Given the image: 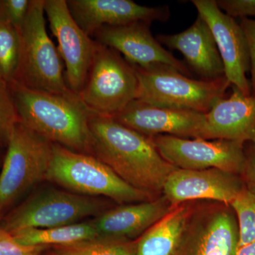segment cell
<instances>
[{
  "mask_svg": "<svg viewBox=\"0 0 255 255\" xmlns=\"http://www.w3.org/2000/svg\"><path fill=\"white\" fill-rule=\"evenodd\" d=\"M67 4L78 26L91 37L105 26L169 19L168 6H142L131 0H68Z\"/></svg>",
  "mask_w": 255,
  "mask_h": 255,
  "instance_id": "2e32d148",
  "label": "cell"
},
{
  "mask_svg": "<svg viewBox=\"0 0 255 255\" xmlns=\"http://www.w3.org/2000/svg\"><path fill=\"white\" fill-rule=\"evenodd\" d=\"M189 217L187 206L171 210L142 235L135 243V255H174Z\"/></svg>",
  "mask_w": 255,
  "mask_h": 255,
  "instance_id": "ffe728a7",
  "label": "cell"
},
{
  "mask_svg": "<svg viewBox=\"0 0 255 255\" xmlns=\"http://www.w3.org/2000/svg\"><path fill=\"white\" fill-rule=\"evenodd\" d=\"M238 241L236 214L231 206L224 204L188 220L174 255H236Z\"/></svg>",
  "mask_w": 255,
  "mask_h": 255,
  "instance_id": "5bb4252c",
  "label": "cell"
},
{
  "mask_svg": "<svg viewBox=\"0 0 255 255\" xmlns=\"http://www.w3.org/2000/svg\"><path fill=\"white\" fill-rule=\"evenodd\" d=\"M21 57V37L14 26L0 19V78L16 82Z\"/></svg>",
  "mask_w": 255,
  "mask_h": 255,
  "instance_id": "7402d4cb",
  "label": "cell"
},
{
  "mask_svg": "<svg viewBox=\"0 0 255 255\" xmlns=\"http://www.w3.org/2000/svg\"><path fill=\"white\" fill-rule=\"evenodd\" d=\"M135 244L128 241L95 238L69 245L53 247L49 255H135Z\"/></svg>",
  "mask_w": 255,
  "mask_h": 255,
  "instance_id": "603a6c76",
  "label": "cell"
},
{
  "mask_svg": "<svg viewBox=\"0 0 255 255\" xmlns=\"http://www.w3.org/2000/svg\"><path fill=\"white\" fill-rule=\"evenodd\" d=\"M31 0H0V19L14 26L18 31L27 16Z\"/></svg>",
  "mask_w": 255,
  "mask_h": 255,
  "instance_id": "484cf974",
  "label": "cell"
},
{
  "mask_svg": "<svg viewBox=\"0 0 255 255\" xmlns=\"http://www.w3.org/2000/svg\"><path fill=\"white\" fill-rule=\"evenodd\" d=\"M220 9L231 17L255 16V0H218Z\"/></svg>",
  "mask_w": 255,
  "mask_h": 255,
  "instance_id": "83f0119b",
  "label": "cell"
},
{
  "mask_svg": "<svg viewBox=\"0 0 255 255\" xmlns=\"http://www.w3.org/2000/svg\"><path fill=\"white\" fill-rule=\"evenodd\" d=\"M227 99H220L206 114L205 140L255 142V97L232 86Z\"/></svg>",
  "mask_w": 255,
  "mask_h": 255,
  "instance_id": "e0dca14e",
  "label": "cell"
},
{
  "mask_svg": "<svg viewBox=\"0 0 255 255\" xmlns=\"http://www.w3.org/2000/svg\"><path fill=\"white\" fill-rule=\"evenodd\" d=\"M249 48L250 59H251V95L255 97V19L249 18H241L240 23Z\"/></svg>",
  "mask_w": 255,
  "mask_h": 255,
  "instance_id": "f1b7e54d",
  "label": "cell"
},
{
  "mask_svg": "<svg viewBox=\"0 0 255 255\" xmlns=\"http://www.w3.org/2000/svg\"><path fill=\"white\" fill-rule=\"evenodd\" d=\"M16 241L27 246L58 247L98 238L91 221L50 228H29L11 233Z\"/></svg>",
  "mask_w": 255,
  "mask_h": 255,
  "instance_id": "44dd1931",
  "label": "cell"
},
{
  "mask_svg": "<svg viewBox=\"0 0 255 255\" xmlns=\"http://www.w3.org/2000/svg\"><path fill=\"white\" fill-rule=\"evenodd\" d=\"M47 248L21 244L11 233L0 226V255H41Z\"/></svg>",
  "mask_w": 255,
  "mask_h": 255,
  "instance_id": "4316f807",
  "label": "cell"
},
{
  "mask_svg": "<svg viewBox=\"0 0 255 255\" xmlns=\"http://www.w3.org/2000/svg\"><path fill=\"white\" fill-rule=\"evenodd\" d=\"M20 123L53 144L91 155L93 114L79 95L36 91L9 84Z\"/></svg>",
  "mask_w": 255,
  "mask_h": 255,
  "instance_id": "7a4b0ae2",
  "label": "cell"
},
{
  "mask_svg": "<svg viewBox=\"0 0 255 255\" xmlns=\"http://www.w3.org/2000/svg\"><path fill=\"white\" fill-rule=\"evenodd\" d=\"M134 67L138 80L136 100L155 107L206 114L231 86L226 77L198 80L165 65Z\"/></svg>",
  "mask_w": 255,
  "mask_h": 255,
  "instance_id": "5b68a950",
  "label": "cell"
},
{
  "mask_svg": "<svg viewBox=\"0 0 255 255\" xmlns=\"http://www.w3.org/2000/svg\"><path fill=\"white\" fill-rule=\"evenodd\" d=\"M151 23L137 21L105 26L95 32L94 36L101 44L122 53L133 66L142 68L165 65L173 68L183 75L190 76L185 64L171 54L151 33Z\"/></svg>",
  "mask_w": 255,
  "mask_h": 255,
  "instance_id": "7c38bea8",
  "label": "cell"
},
{
  "mask_svg": "<svg viewBox=\"0 0 255 255\" xmlns=\"http://www.w3.org/2000/svg\"><path fill=\"white\" fill-rule=\"evenodd\" d=\"M192 4L209 26L224 65L225 77L246 96H252L246 74L251 70L249 48L241 25L220 9L215 0H193Z\"/></svg>",
  "mask_w": 255,
  "mask_h": 255,
  "instance_id": "8fae6325",
  "label": "cell"
},
{
  "mask_svg": "<svg viewBox=\"0 0 255 255\" xmlns=\"http://www.w3.org/2000/svg\"><path fill=\"white\" fill-rule=\"evenodd\" d=\"M45 0H31L22 27L21 57L16 82L31 90L58 95L74 93L69 89L58 48L47 33Z\"/></svg>",
  "mask_w": 255,
  "mask_h": 255,
  "instance_id": "277c9868",
  "label": "cell"
},
{
  "mask_svg": "<svg viewBox=\"0 0 255 255\" xmlns=\"http://www.w3.org/2000/svg\"><path fill=\"white\" fill-rule=\"evenodd\" d=\"M149 137L161 156L178 169L216 168L241 175L244 168L246 144L242 142L223 139L189 140L168 135Z\"/></svg>",
  "mask_w": 255,
  "mask_h": 255,
  "instance_id": "9c48e42d",
  "label": "cell"
},
{
  "mask_svg": "<svg viewBox=\"0 0 255 255\" xmlns=\"http://www.w3.org/2000/svg\"><path fill=\"white\" fill-rule=\"evenodd\" d=\"M90 128L91 155L135 189L153 196L178 169L161 156L150 137L112 117L92 116Z\"/></svg>",
  "mask_w": 255,
  "mask_h": 255,
  "instance_id": "6da1fadb",
  "label": "cell"
},
{
  "mask_svg": "<svg viewBox=\"0 0 255 255\" xmlns=\"http://www.w3.org/2000/svg\"><path fill=\"white\" fill-rule=\"evenodd\" d=\"M105 204L99 197L75 194L62 189H43L32 194L10 211L1 226L10 233L29 228H50L82 222L99 216Z\"/></svg>",
  "mask_w": 255,
  "mask_h": 255,
  "instance_id": "ba28073f",
  "label": "cell"
},
{
  "mask_svg": "<svg viewBox=\"0 0 255 255\" xmlns=\"http://www.w3.org/2000/svg\"><path fill=\"white\" fill-rule=\"evenodd\" d=\"M47 180L80 195L105 196L119 203L152 201V196L135 189L95 156L53 144Z\"/></svg>",
  "mask_w": 255,
  "mask_h": 255,
  "instance_id": "3957f363",
  "label": "cell"
},
{
  "mask_svg": "<svg viewBox=\"0 0 255 255\" xmlns=\"http://www.w3.org/2000/svg\"><path fill=\"white\" fill-rule=\"evenodd\" d=\"M245 187L241 175L211 168L177 169L164 183V198L172 206L194 199H210L230 205Z\"/></svg>",
  "mask_w": 255,
  "mask_h": 255,
  "instance_id": "9a60e30c",
  "label": "cell"
},
{
  "mask_svg": "<svg viewBox=\"0 0 255 255\" xmlns=\"http://www.w3.org/2000/svg\"><path fill=\"white\" fill-rule=\"evenodd\" d=\"M238 226V246L255 242V193L245 187L230 204Z\"/></svg>",
  "mask_w": 255,
  "mask_h": 255,
  "instance_id": "cb8c5ba5",
  "label": "cell"
},
{
  "mask_svg": "<svg viewBox=\"0 0 255 255\" xmlns=\"http://www.w3.org/2000/svg\"><path fill=\"white\" fill-rule=\"evenodd\" d=\"M236 255H255V242L238 247Z\"/></svg>",
  "mask_w": 255,
  "mask_h": 255,
  "instance_id": "4dcf8cb0",
  "label": "cell"
},
{
  "mask_svg": "<svg viewBox=\"0 0 255 255\" xmlns=\"http://www.w3.org/2000/svg\"><path fill=\"white\" fill-rule=\"evenodd\" d=\"M248 144L246 147L245 145L246 162L241 176L246 187L255 193V145L253 142Z\"/></svg>",
  "mask_w": 255,
  "mask_h": 255,
  "instance_id": "f546056e",
  "label": "cell"
},
{
  "mask_svg": "<svg viewBox=\"0 0 255 255\" xmlns=\"http://www.w3.org/2000/svg\"><path fill=\"white\" fill-rule=\"evenodd\" d=\"M138 80L135 67L117 50L97 46L80 100L93 115L113 117L136 100Z\"/></svg>",
  "mask_w": 255,
  "mask_h": 255,
  "instance_id": "8992f818",
  "label": "cell"
},
{
  "mask_svg": "<svg viewBox=\"0 0 255 255\" xmlns=\"http://www.w3.org/2000/svg\"><path fill=\"white\" fill-rule=\"evenodd\" d=\"M53 143L18 122L6 145L0 172V214L46 179Z\"/></svg>",
  "mask_w": 255,
  "mask_h": 255,
  "instance_id": "52a82bcc",
  "label": "cell"
},
{
  "mask_svg": "<svg viewBox=\"0 0 255 255\" xmlns=\"http://www.w3.org/2000/svg\"><path fill=\"white\" fill-rule=\"evenodd\" d=\"M19 122L9 84L0 78V147L6 146Z\"/></svg>",
  "mask_w": 255,
  "mask_h": 255,
  "instance_id": "d4e9b609",
  "label": "cell"
},
{
  "mask_svg": "<svg viewBox=\"0 0 255 255\" xmlns=\"http://www.w3.org/2000/svg\"><path fill=\"white\" fill-rule=\"evenodd\" d=\"M44 11L52 33L58 40V50L65 63L69 89L79 95L91 68L97 41L78 26L66 0H45Z\"/></svg>",
  "mask_w": 255,
  "mask_h": 255,
  "instance_id": "30bf717a",
  "label": "cell"
},
{
  "mask_svg": "<svg viewBox=\"0 0 255 255\" xmlns=\"http://www.w3.org/2000/svg\"><path fill=\"white\" fill-rule=\"evenodd\" d=\"M147 137L168 135L204 139L206 114L155 107L135 100L112 117Z\"/></svg>",
  "mask_w": 255,
  "mask_h": 255,
  "instance_id": "4fadbf2b",
  "label": "cell"
},
{
  "mask_svg": "<svg viewBox=\"0 0 255 255\" xmlns=\"http://www.w3.org/2000/svg\"><path fill=\"white\" fill-rule=\"evenodd\" d=\"M156 38L160 44L181 52L202 80H215L225 77L224 65L214 35L199 15L185 31L173 35H159Z\"/></svg>",
  "mask_w": 255,
  "mask_h": 255,
  "instance_id": "ac0fdd59",
  "label": "cell"
},
{
  "mask_svg": "<svg viewBox=\"0 0 255 255\" xmlns=\"http://www.w3.org/2000/svg\"><path fill=\"white\" fill-rule=\"evenodd\" d=\"M254 144H255V143H254Z\"/></svg>",
  "mask_w": 255,
  "mask_h": 255,
  "instance_id": "1f68e13d",
  "label": "cell"
},
{
  "mask_svg": "<svg viewBox=\"0 0 255 255\" xmlns=\"http://www.w3.org/2000/svg\"><path fill=\"white\" fill-rule=\"evenodd\" d=\"M169 205L165 198L144 201L105 211L92 221L98 238L127 241L143 234L168 214Z\"/></svg>",
  "mask_w": 255,
  "mask_h": 255,
  "instance_id": "d6986e66",
  "label": "cell"
}]
</instances>
